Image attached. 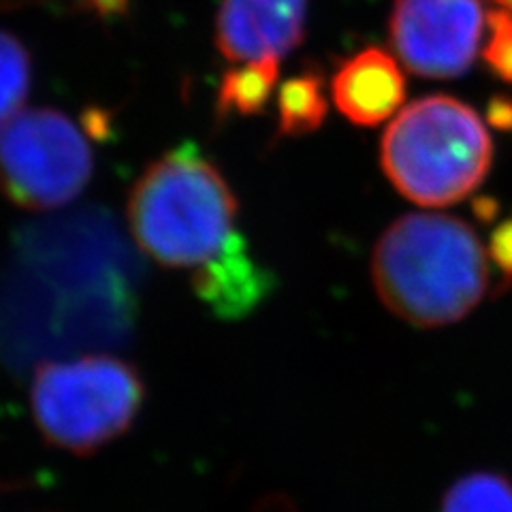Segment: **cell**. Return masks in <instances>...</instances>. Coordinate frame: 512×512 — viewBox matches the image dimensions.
Returning a JSON list of instances; mask_svg holds the SVG:
<instances>
[{
    "instance_id": "7a4b0ae2",
    "label": "cell",
    "mask_w": 512,
    "mask_h": 512,
    "mask_svg": "<svg viewBox=\"0 0 512 512\" xmlns=\"http://www.w3.org/2000/svg\"><path fill=\"white\" fill-rule=\"evenodd\" d=\"M372 276L384 306L423 329L468 316L489 284L487 256L474 229L434 214L393 222L376 244Z\"/></svg>"
},
{
    "instance_id": "8fae6325",
    "label": "cell",
    "mask_w": 512,
    "mask_h": 512,
    "mask_svg": "<svg viewBox=\"0 0 512 512\" xmlns=\"http://www.w3.org/2000/svg\"><path fill=\"white\" fill-rule=\"evenodd\" d=\"M278 67V58H263L256 62L239 64L237 69L224 73L216 99L218 118H227L231 114H261L269 103L271 94H274L280 75Z\"/></svg>"
},
{
    "instance_id": "3957f363",
    "label": "cell",
    "mask_w": 512,
    "mask_h": 512,
    "mask_svg": "<svg viewBox=\"0 0 512 512\" xmlns=\"http://www.w3.org/2000/svg\"><path fill=\"white\" fill-rule=\"evenodd\" d=\"M135 244L169 269H205L242 242L237 199L218 167L195 143L156 158L128 197Z\"/></svg>"
},
{
    "instance_id": "5b68a950",
    "label": "cell",
    "mask_w": 512,
    "mask_h": 512,
    "mask_svg": "<svg viewBox=\"0 0 512 512\" xmlns=\"http://www.w3.org/2000/svg\"><path fill=\"white\" fill-rule=\"evenodd\" d=\"M146 402V382L133 363L103 352L35 367L30 408L41 436L75 455H90L128 429Z\"/></svg>"
},
{
    "instance_id": "4fadbf2b",
    "label": "cell",
    "mask_w": 512,
    "mask_h": 512,
    "mask_svg": "<svg viewBox=\"0 0 512 512\" xmlns=\"http://www.w3.org/2000/svg\"><path fill=\"white\" fill-rule=\"evenodd\" d=\"M440 512H512V480L498 472H472L446 491Z\"/></svg>"
},
{
    "instance_id": "9a60e30c",
    "label": "cell",
    "mask_w": 512,
    "mask_h": 512,
    "mask_svg": "<svg viewBox=\"0 0 512 512\" xmlns=\"http://www.w3.org/2000/svg\"><path fill=\"white\" fill-rule=\"evenodd\" d=\"M491 39L485 47V60L504 82L512 84V13L491 11L487 15Z\"/></svg>"
},
{
    "instance_id": "30bf717a",
    "label": "cell",
    "mask_w": 512,
    "mask_h": 512,
    "mask_svg": "<svg viewBox=\"0 0 512 512\" xmlns=\"http://www.w3.org/2000/svg\"><path fill=\"white\" fill-rule=\"evenodd\" d=\"M197 297L222 320L248 316L274 288V276L256 263L246 239L218 261L190 276Z\"/></svg>"
},
{
    "instance_id": "9c48e42d",
    "label": "cell",
    "mask_w": 512,
    "mask_h": 512,
    "mask_svg": "<svg viewBox=\"0 0 512 512\" xmlns=\"http://www.w3.org/2000/svg\"><path fill=\"white\" fill-rule=\"evenodd\" d=\"M406 82L397 62L370 47L350 58L333 77V101L355 124L376 126L389 120L404 103Z\"/></svg>"
},
{
    "instance_id": "52a82bcc",
    "label": "cell",
    "mask_w": 512,
    "mask_h": 512,
    "mask_svg": "<svg viewBox=\"0 0 512 512\" xmlns=\"http://www.w3.org/2000/svg\"><path fill=\"white\" fill-rule=\"evenodd\" d=\"M483 22L480 0H397L391 41L412 73L459 77L476 58Z\"/></svg>"
},
{
    "instance_id": "5bb4252c",
    "label": "cell",
    "mask_w": 512,
    "mask_h": 512,
    "mask_svg": "<svg viewBox=\"0 0 512 512\" xmlns=\"http://www.w3.org/2000/svg\"><path fill=\"white\" fill-rule=\"evenodd\" d=\"M32 62L24 43L0 30V126L18 114L30 92Z\"/></svg>"
},
{
    "instance_id": "8992f818",
    "label": "cell",
    "mask_w": 512,
    "mask_h": 512,
    "mask_svg": "<svg viewBox=\"0 0 512 512\" xmlns=\"http://www.w3.org/2000/svg\"><path fill=\"white\" fill-rule=\"evenodd\" d=\"M92 171L86 133L60 109H24L0 126V192L24 210L69 205L82 195Z\"/></svg>"
},
{
    "instance_id": "ac0fdd59",
    "label": "cell",
    "mask_w": 512,
    "mask_h": 512,
    "mask_svg": "<svg viewBox=\"0 0 512 512\" xmlns=\"http://www.w3.org/2000/svg\"><path fill=\"white\" fill-rule=\"evenodd\" d=\"M498 212H500V207L495 199L480 197L478 201H474V214L478 216L480 222H493L495 216H498Z\"/></svg>"
},
{
    "instance_id": "277c9868",
    "label": "cell",
    "mask_w": 512,
    "mask_h": 512,
    "mask_svg": "<svg viewBox=\"0 0 512 512\" xmlns=\"http://www.w3.org/2000/svg\"><path fill=\"white\" fill-rule=\"evenodd\" d=\"M493 146L476 111L451 96L408 105L382 139V169L402 195L442 207L466 199L485 180Z\"/></svg>"
},
{
    "instance_id": "7c38bea8",
    "label": "cell",
    "mask_w": 512,
    "mask_h": 512,
    "mask_svg": "<svg viewBox=\"0 0 512 512\" xmlns=\"http://www.w3.org/2000/svg\"><path fill=\"white\" fill-rule=\"evenodd\" d=\"M278 109L282 137H299L316 131L327 116L323 79L316 73L293 77L280 90Z\"/></svg>"
},
{
    "instance_id": "2e32d148",
    "label": "cell",
    "mask_w": 512,
    "mask_h": 512,
    "mask_svg": "<svg viewBox=\"0 0 512 512\" xmlns=\"http://www.w3.org/2000/svg\"><path fill=\"white\" fill-rule=\"evenodd\" d=\"M489 252L506 280H512V218L493 231Z\"/></svg>"
},
{
    "instance_id": "d6986e66",
    "label": "cell",
    "mask_w": 512,
    "mask_h": 512,
    "mask_svg": "<svg viewBox=\"0 0 512 512\" xmlns=\"http://www.w3.org/2000/svg\"><path fill=\"white\" fill-rule=\"evenodd\" d=\"M495 3L498 5H502L508 13H512V0H495Z\"/></svg>"
},
{
    "instance_id": "ba28073f",
    "label": "cell",
    "mask_w": 512,
    "mask_h": 512,
    "mask_svg": "<svg viewBox=\"0 0 512 512\" xmlns=\"http://www.w3.org/2000/svg\"><path fill=\"white\" fill-rule=\"evenodd\" d=\"M306 0H222L218 52L235 64L284 58L303 39Z\"/></svg>"
},
{
    "instance_id": "6da1fadb",
    "label": "cell",
    "mask_w": 512,
    "mask_h": 512,
    "mask_svg": "<svg viewBox=\"0 0 512 512\" xmlns=\"http://www.w3.org/2000/svg\"><path fill=\"white\" fill-rule=\"evenodd\" d=\"M139 271L114 220L82 212L28 227L0 276V357L26 370L131 338Z\"/></svg>"
},
{
    "instance_id": "e0dca14e",
    "label": "cell",
    "mask_w": 512,
    "mask_h": 512,
    "mask_svg": "<svg viewBox=\"0 0 512 512\" xmlns=\"http://www.w3.org/2000/svg\"><path fill=\"white\" fill-rule=\"evenodd\" d=\"M487 120L500 131H512V101L508 96H495L487 107Z\"/></svg>"
}]
</instances>
